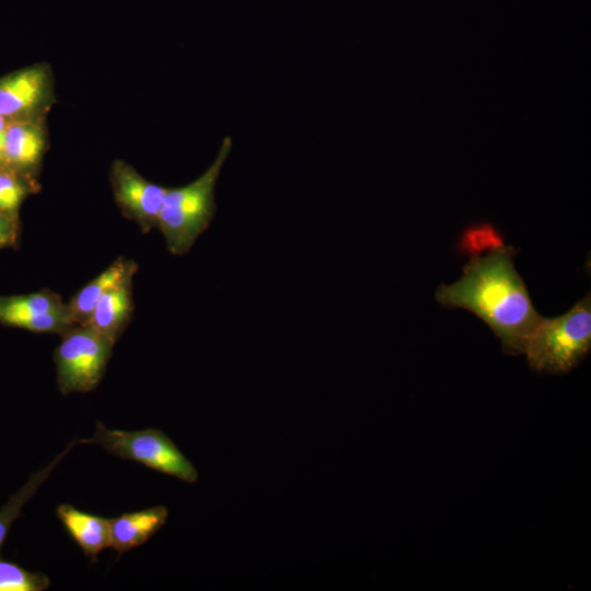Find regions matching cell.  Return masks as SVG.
<instances>
[{"instance_id": "obj_1", "label": "cell", "mask_w": 591, "mask_h": 591, "mask_svg": "<svg viewBox=\"0 0 591 591\" xmlns=\"http://www.w3.org/2000/svg\"><path fill=\"white\" fill-rule=\"evenodd\" d=\"M463 276L440 286L436 298L444 306L475 313L494 331L507 354H523L542 316L513 265V251L495 234L485 254L470 252Z\"/></svg>"}, {"instance_id": "obj_2", "label": "cell", "mask_w": 591, "mask_h": 591, "mask_svg": "<svg viewBox=\"0 0 591 591\" xmlns=\"http://www.w3.org/2000/svg\"><path fill=\"white\" fill-rule=\"evenodd\" d=\"M232 149V139L222 140L211 165L187 185L167 188L159 215L160 229L169 252L184 255L206 231L216 213L215 187Z\"/></svg>"}, {"instance_id": "obj_3", "label": "cell", "mask_w": 591, "mask_h": 591, "mask_svg": "<svg viewBox=\"0 0 591 591\" xmlns=\"http://www.w3.org/2000/svg\"><path fill=\"white\" fill-rule=\"evenodd\" d=\"M591 347L590 296L561 316L544 318L531 333L524 351L530 367L548 373L568 372Z\"/></svg>"}, {"instance_id": "obj_4", "label": "cell", "mask_w": 591, "mask_h": 591, "mask_svg": "<svg viewBox=\"0 0 591 591\" xmlns=\"http://www.w3.org/2000/svg\"><path fill=\"white\" fill-rule=\"evenodd\" d=\"M79 443L101 445L112 455L135 461L188 484L198 479V472L193 463L159 429L126 431L108 429L97 421L94 434L79 440Z\"/></svg>"}, {"instance_id": "obj_5", "label": "cell", "mask_w": 591, "mask_h": 591, "mask_svg": "<svg viewBox=\"0 0 591 591\" xmlns=\"http://www.w3.org/2000/svg\"><path fill=\"white\" fill-rule=\"evenodd\" d=\"M61 335L54 352L61 394L86 393L101 382L114 344L89 326L76 325Z\"/></svg>"}, {"instance_id": "obj_6", "label": "cell", "mask_w": 591, "mask_h": 591, "mask_svg": "<svg viewBox=\"0 0 591 591\" xmlns=\"http://www.w3.org/2000/svg\"><path fill=\"white\" fill-rule=\"evenodd\" d=\"M109 181L115 201L126 218L135 221L143 233L158 228L167 187L146 179L123 160L112 163Z\"/></svg>"}, {"instance_id": "obj_7", "label": "cell", "mask_w": 591, "mask_h": 591, "mask_svg": "<svg viewBox=\"0 0 591 591\" xmlns=\"http://www.w3.org/2000/svg\"><path fill=\"white\" fill-rule=\"evenodd\" d=\"M0 323L34 333L58 334L76 326L60 296L48 290L0 297Z\"/></svg>"}, {"instance_id": "obj_8", "label": "cell", "mask_w": 591, "mask_h": 591, "mask_svg": "<svg viewBox=\"0 0 591 591\" xmlns=\"http://www.w3.org/2000/svg\"><path fill=\"white\" fill-rule=\"evenodd\" d=\"M53 100V76L35 65L0 79V115L10 119L39 116Z\"/></svg>"}, {"instance_id": "obj_9", "label": "cell", "mask_w": 591, "mask_h": 591, "mask_svg": "<svg viewBox=\"0 0 591 591\" xmlns=\"http://www.w3.org/2000/svg\"><path fill=\"white\" fill-rule=\"evenodd\" d=\"M46 146V132L39 116L10 119L3 166L19 173L31 172L40 163Z\"/></svg>"}, {"instance_id": "obj_10", "label": "cell", "mask_w": 591, "mask_h": 591, "mask_svg": "<svg viewBox=\"0 0 591 591\" xmlns=\"http://www.w3.org/2000/svg\"><path fill=\"white\" fill-rule=\"evenodd\" d=\"M137 264L132 259L117 258L103 273L80 289L66 303L73 325H85L101 298L109 290L134 278Z\"/></svg>"}, {"instance_id": "obj_11", "label": "cell", "mask_w": 591, "mask_h": 591, "mask_svg": "<svg viewBox=\"0 0 591 591\" xmlns=\"http://www.w3.org/2000/svg\"><path fill=\"white\" fill-rule=\"evenodd\" d=\"M56 515L91 561H95L103 549L111 547L109 519L81 511L69 503L59 505Z\"/></svg>"}, {"instance_id": "obj_12", "label": "cell", "mask_w": 591, "mask_h": 591, "mask_svg": "<svg viewBox=\"0 0 591 591\" xmlns=\"http://www.w3.org/2000/svg\"><path fill=\"white\" fill-rule=\"evenodd\" d=\"M169 510L157 506L109 519L111 547L121 554L143 545L165 524Z\"/></svg>"}, {"instance_id": "obj_13", "label": "cell", "mask_w": 591, "mask_h": 591, "mask_svg": "<svg viewBox=\"0 0 591 591\" xmlns=\"http://www.w3.org/2000/svg\"><path fill=\"white\" fill-rule=\"evenodd\" d=\"M132 279L104 294L93 309L85 325L101 334L114 345L131 316Z\"/></svg>"}, {"instance_id": "obj_14", "label": "cell", "mask_w": 591, "mask_h": 591, "mask_svg": "<svg viewBox=\"0 0 591 591\" xmlns=\"http://www.w3.org/2000/svg\"><path fill=\"white\" fill-rule=\"evenodd\" d=\"M78 443L79 440H72L61 453L55 456L50 463L32 474L27 482L0 508V548L7 538L10 528L21 515L23 506L35 495L38 488L50 476L51 472L59 464V462Z\"/></svg>"}, {"instance_id": "obj_15", "label": "cell", "mask_w": 591, "mask_h": 591, "mask_svg": "<svg viewBox=\"0 0 591 591\" xmlns=\"http://www.w3.org/2000/svg\"><path fill=\"white\" fill-rule=\"evenodd\" d=\"M49 586L45 573L30 571L14 561L0 558V591H44Z\"/></svg>"}, {"instance_id": "obj_16", "label": "cell", "mask_w": 591, "mask_h": 591, "mask_svg": "<svg viewBox=\"0 0 591 591\" xmlns=\"http://www.w3.org/2000/svg\"><path fill=\"white\" fill-rule=\"evenodd\" d=\"M31 187L19 172L0 166V210L12 216L27 196Z\"/></svg>"}, {"instance_id": "obj_17", "label": "cell", "mask_w": 591, "mask_h": 591, "mask_svg": "<svg viewBox=\"0 0 591 591\" xmlns=\"http://www.w3.org/2000/svg\"><path fill=\"white\" fill-rule=\"evenodd\" d=\"M16 237V216H12L0 210V248L13 245Z\"/></svg>"}, {"instance_id": "obj_18", "label": "cell", "mask_w": 591, "mask_h": 591, "mask_svg": "<svg viewBox=\"0 0 591 591\" xmlns=\"http://www.w3.org/2000/svg\"><path fill=\"white\" fill-rule=\"evenodd\" d=\"M10 118L0 115V166H3V152H4V140L7 128L9 125Z\"/></svg>"}]
</instances>
